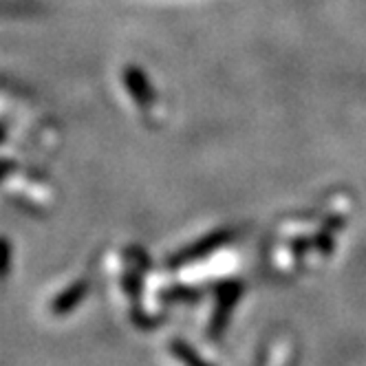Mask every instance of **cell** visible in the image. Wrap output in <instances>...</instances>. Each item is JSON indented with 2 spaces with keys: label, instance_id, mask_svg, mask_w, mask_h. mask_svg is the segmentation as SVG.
I'll return each instance as SVG.
<instances>
[{
  "label": "cell",
  "instance_id": "cell-4",
  "mask_svg": "<svg viewBox=\"0 0 366 366\" xmlns=\"http://www.w3.org/2000/svg\"><path fill=\"white\" fill-rule=\"evenodd\" d=\"M241 296V285H227L225 290L219 294V305H217V313H214V320L210 325V333L212 335H219L225 327V320L229 316V311L234 307V302L239 300Z\"/></svg>",
  "mask_w": 366,
  "mask_h": 366
},
{
  "label": "cell",
  "instance_id": "cell-1",
  "mask_svg": "<svg viewBox=\"0 0 366 366\" xmlns=\"http://www.w3.org/2000/svg\"><path fill=\"white\" fill-rule=\"evenodd\" d=\"M227 239H232V232L229 229H219V232H212L207 234V237L194 241L192 245L183 247L181 252H177L172 258H170V265H188L192 260H199L207 254H212L214 249H219Z\"/></svg>",
  "mask_w": 366,
  "mask_h": 366
},
{
  "label": "cell",
  "instance_id": "cell-3",
  "mask_svg": "<svg viewBox=\"0 0 366 366\" xmlns=\"http://www.w3.org/2000/svg\"><path fill=\"white\" fill-rule=\"evenodd\" d=\"M86 290H89V280L86 278H80L71 282L66 290H62L58 294V298L51 302V313H56V316H64L71 309H75L77 305L82 302V298L86 296Z\"/></svg>",
  "mask_w": 366,
  "mask_h": 366
},
{
  "label": "cell",
  "instance_id": "cell-2",
  "mask_svg": "<svg viewBox=\"0 0 366 366\" xmlns=\"http://www.w3.org/2000/svg\"><path fill=\"white\" fill-rule=\"evenodd\" d=\"M124 84L128 89V93L133 95L135 104L139 109L148 111L152 104V89L148 84V77L144 71H139L137 66H128L124 71Z\"/></svg>",
  "mask_w": 366,
  "mask_h": 366
},
{
  "label": "cell",
  "instance_id": "cell-5",
  "mask_svg": "<svg viewBox=\"0 0 366 366\" xmlns=\"http://www.w3.org/2000/svg\"><path fill=\"white\" fill-rule=\"evenodd\" d=\"M170 351L174 357H179L186 366H212L210 362H205L190 345H186L183 340H172L170 342Z\"/></svg>",
  "mask_w": 366,
  "mask_h": 366
}]
</instances>
